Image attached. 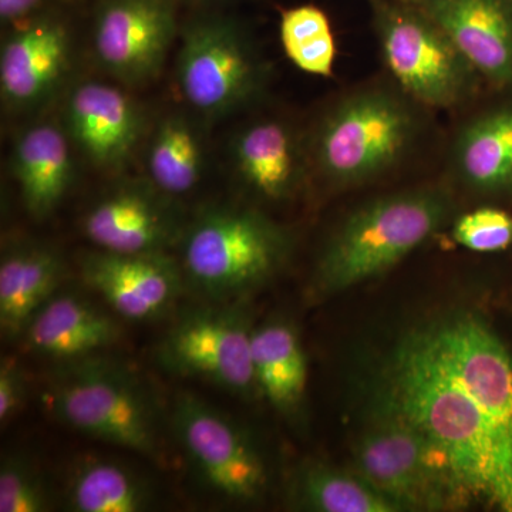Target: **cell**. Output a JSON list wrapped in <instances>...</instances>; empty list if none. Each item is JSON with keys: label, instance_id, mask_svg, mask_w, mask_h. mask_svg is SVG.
I'll return each instance as SVG.
<instances>
[{"label": "cell", "instance_id": "6da1fadb", "mask_svg": "<svg viewBox=\"0 0 512 512\" xmlns=\"http://www.w3.org/2000/svg\"><path fill=\"white\" fill-rule=\"evenodd\" d=\"M447 458L468 500L512 512V431L407 338L384 400Z\"/></svg>", "mask_w": 512, "mask_h": 512}, {"label": "cell", "instance_id": "7a4b0ae2", "mask_svg": "<svg viewBox=\"0 0 512 512\" xmlns=\"http://www.w3.org/2000/svg\"><path fill=\"white\" fill-rule=\"evenodd\" d=\"M46 409L77 433L160 458L163 409L150 384L133 367L100 355L59 363L47 383Z\"/></svg>", "mask_w": 512, "mask_h": 512}, {"label": "cell", "instance_id": "3957f363", "mask_svg": "<svg viewBox=\"0 0 512 512\" xmlns=\"http://www.w3.org/2000/svg\"><path fill=\"white\" fill-rule=\"evenodd\" d=\"M447 198L419 190L367 202L343 222L320 255L315 291L332 295L382 275L446 220Z\"/></svg>", "mask_w": 512, "mask_h": 512}, {"label": "cell", "instance_id": "277c9868", "mask_svg": "<svg viewBox=\"0 0 512 512\" xmlns=\"http://www.w3.org/2000/svg\"><path fill=\"white\" fill-rule=\"evenodd\" d=\"M286 232L251 210L210 207L181 239L185 282L210 302H241L265 284L289 252Z\"/></svg>", "mask_w": 512, "mask_h": 512}, {"label": "cell", "instance_id": "5b68a950", "mask_svg": "<svg viewBox=\"0 0 512 512\" xmlns=\"http://www.w3.org/2000/svg\"><path fill=\"white\" fill-rule=\"evenodd\" d=\"M355 466L403 511L443 510L470 501L439 448L389 406L360 437Z\"/></svg>", "mask_w": 512, "mask_h": 512}, {"label": "cell", "instance_id": "8992f818", "mask_svg": "<svg viewBox=\"0 0 512 512\" xmlns=\"http://www.w3.org/2000/svg\"><path fill=\"white\" fill-rule=\"evenodd\" d=\"M251 320L244 301L187 309L157 346V362L174 376L200 379L248 399L256 390Z\"/></svg>", "mask_w": 512, "mask_h": 512}, {"label": "cell", "instance_id": "52a82bcc", "mask_svg": "<svg viewBox=\"0 0 512 512\" xmlns=\"http://www.w3.org/2000/svg\"><path fill=\"white\" fill-rule=\"evenodd\" d=\"M168 426L207 490L232 503H255L269 483L268 467L241 424L191 393L171 406Z\"/></svg>", "mask_w": 512, "mask_h": 512}, {"label": "cell", "instance_id": "ba28073f", "mask_svg": "<svg viewBox=\"0 0 512 512\" xmlns=\"http://www.w3.org/2000/svg\"><path fill=\"white\" fill-rule=\"evenodd\" d=\"M376 29L384 60L407 93L437 107L463 99L476 69L417 3L377 0Z\"/></svg>", "mask_w": 512, "mask_h": 512}, {"label": "cell", "instance_id": "9c48e42d", "mask_svg": "<svg viewBox=\"0 0 512 512\" xmlns=\"http://www.w3.org/2000/svg\"><path fill=\"white\" fill-rule=\"evenodd\" d=\"M413 116L389 93L350 97L320 124L315 161L336 183L367 180L389 168L412 138Z\"/></svg>", "mask_w": 512, "mask_h": 512}, {"label": "cell", "instance_id": "30bf717a", "mask_svg": "<svg viewBox=\"0 0 512 512\" xmlns=\"http://www.w3.org/2000/svg\"><path fill=\"white\" fill-rule=\"evenodd\" d=\"M261 80V63L234 20L204 16L185 25L177 82L198 114L207 119L227 116L258 92Z\"/></svg>", "mask_w": 512, "mask_h": 512}, {"label": "cell", "instance_id": "8fae6325", "mask_svg": "<svg viewBox=\"0 0 512 512\" xmlns=\"http://www.w3.org/2000/svg\"><path fill=\"white\" fill-rule=\"evenodd\" d=\"M409 338L512 431V355L481 320L453 316Z\"/></svg>", "mask_w": 512, "mask_h": 512}, {"label": "cell", "instance_id": "7c38bea8", "mask_svg": "<svg viewBox=\"0 0 512 512\" xmlns=\"http://www.w3.org/2000/svg\"><path fill=\"white\" fill-rule=\"evenodd\" d=\"M177 32L174 0H100L94 55L114 79L144 86L160 76Z\"/></svg>", "mask_w": 512, "mask_h": 512}, {"label": "cell", "instance_id": "4fadbf2b", "mask_svg": "<svg viewBox=\"0 0 512 512\" xmlns=\"http://www.w3.org/2000/svg\"><path fill=\"white\" fill-rule=\"evenodd\" d=\"M187 224L173 197L151 181H127L101 195L83 218L86 237L103 251L156 254L180 245Z\"/></svg>", "mask_w": 512, "mask_h": 512}, {"label": "cell", "instance_id": "5bb4252c", "mask_svg": "<svg viewBox=\"0 0 512 512\" xmlns=\"http://www.w3.org/2000/svg\"><path fill=\"white\" fill-rule=\"evenodd\" d=\"M72 35L59 13L37 12L13 25L0 50V93L8 109L30 111L52 100L70 70Z\"/></svg>", "mask_w": 512, "mask_h": 512}, {"label": "cell", "instance_id": "9a60e30c", "mask_svg": "<svg viewBox=\"0 0 512 512\" xmlns=\"http://www.w3.org/2000/svg\"><path fill=\"white\" fill-rule=\"evenodd\" d=\"M80 275L117 316L137 322L163 318L187 286L180 262L167 252L117 254L97 249L80 259Z\"/></svg>", "mask_w": 512, "mask_h": 512}, {"label": "cell", "instance_id": "2e32d148", "mask_svg": "<svg viewBox=\"0 0 512 512\" xmlns=\"http://www.w3.org/2000/svg\"><path fill=\"white\" fill-rule=\"evenodd\" d=\"M66 133L94 167L121 170L146 128L140 104L119 87L83 82L70 92L64 109Z\"/></svg>", "mask_w": 512, "mask_h": 512}, {"label": "cell", "instance_id": "e0dca14e", "mask_svg": "<svg viewBox=\"0 0 512 512\" xmlns=\"http://www.w3.org/2000/svg\"><path fill=\"white\" fill-rule=\"evenodd\" d=\"M420 6L494 82L512 79V0H420Z\"/></svg>", "mask_w": 512, "mask_h": 512}, {"label": "cell", "instance_id": "ac0fdd59", "mask_svg": "<svg viewBox=\"0 0 512 512\" xmlns=\"http://www.w3.org/2000/svg\"><path fill=\"white\" fill-rule=\"evenodd\" d=\"M26 348L56 362H72L116 345L119 323L76 293L59 291L30 319L22 335Z\"/></svg>", "mask_w": 512, "mask_h": 512}, {"label": "cell", "instance_id": "d6986e66", "mask_svg": "<svg viewBox=\"0 0 512 512\" xmlns=\"http://www.w3.org/2000/svg\"><path fill=\"white\" fill-rule=\"evenodd\" d=\"M62 255L42 242L16 241L0 259V329L3 338H22L30 319L62 288Z\"/></svg>", "mask_w": 512, "mask_h": 512}, {"label": "cell", "instance_id": "ffe728a7", "mask_svg": "<svg viewBox=\"0 0 512 512\" xmlns=\"http://www.w3.org/2000/svg\"><path fill=\"white\" fill-rule=\"evenodd\" d=\"M231 157L239 181L266 200H285L302 183L301 144L284 121H255L242 128L232 140Z\"/></svg>", "mask_w": 512, "mask_h": 512}, {"label": "cell", "instance_id": "44dd1931", "mask_svg": "<svg viewBox=\"0 0 512 512\" xmlns=\"http://www.w3.org/2000/svg\"><path fill=\"white\" fill-rule=\"evenodd\" d=\"M12 170L26 211L37 220L49 217L72 187L69 134L50 121L26 128L13 148Z\"/></svg>", "mask_w": 512, "mask_h": 512}, {"label": "cell", "instance_id": "7402d4cb", "mask_svg": "<svg viewBox=\"0 0 512 512\" xmlns=\"http://www.w3.org/2000/svg\"><path fill=\"white\" fill-rule=\"evenodd\" d=\"M256 390L279 412L293 413L302 404L308 360L298 333L284 322L266 323L252 332Z\"/></svg>", "mask_w": 512, "mask_h": 512}, {"label": "cell", "instance_id": "603a6c76", "mask_svg": "<svg viewBox=\"0 0 512 512\" xmlns=\"http://www.w3.org/2000/svg\"><path fill=\"white\" fill-rule=\"evenodd\" d=\"M64 494L67 507L76 512H143L153 508L157 497L147 478L103 457L80 460Z\"/></svg>", "mask_w": 512, "mask_h": 512}, {"label": "cell", "instance_id": "cb8c5ba5", "mask_svg": "<svg viewBox=\"0 0 512 512\" xmlns=\"http://www.w3.org/2000/svg\"><path fill=\"white\" fill-rule=\"evenodd\" d=\"M204 168L205 140L200 124L181 111L158 121L147 147L151 183L175 198L197 187Z\"/></svg>", "mask_w": 512, "mask_h": 512}, {"label": "cell", "instance_id": "d4e9b609", "mask_svg": "<svg viewBox=\"0 0 512 512\" xmlns=\"http://www.w3.org/2000/svg\"><path fill=\"white\" fill-rule=\"evenodd\" d=\"M464 180L480 190L512 184V109L494 111L468 124L457 143Z\"/></svg>", "mask_w": 512, "mask_h": 512}, {"label": "cell", "instance_id": "484cf974", "mask_svg": "<svg viewBox=\"0 0 512 512\" xmlns=\"http://www.w3.org/2000/svg\"><path fill=\"white\" fill-rule=\"evenodd\" d=\"M296 503L318 512H397L399 504L380 493L365 478L350 476L323 464L303 468L295 481Z\"/></svg>", "mask_w": 512, "mask_h": 512}, {"label": "cell", "instance_id": "4316f807", "mask_svg": "<svg viewBox=\"0 0 512 512\" xmlns=\"http://www.w3.org/2000/svg\"><path fill=\"white\" fill-rule=\"evenodd\" d=\"M52 493L36 464L23 454H8L0 464V512H45Z\"/></svg>", "mask_w": 512, "mask_h": 512}, {"label": "cell", "instance_id": "83f0119b", "mask_svg": "<svg viewBox=\"0 0 512 512\" xmlns=\"http://www.w3.org/2000/svg\"><path fill=\"white\" fill-rule=\"evenodd\" d=\"M453 237L471 251H503L512 245V217L497 208H480L456 222Z\"/></svg>", "mask_w": 512, "mask_h": 512}, {"label": "cell", "instance_id": "f1b7e54d", "mask_svg": "<svg viewBox=\"0 0 512 512\" xmlns=\"http://www.w3.org/2000/svg\"><path fill=\"white\" fill-rule=\"evenodd\" d=\"M332 33L328 16L316 6L285 10L281 16V42L285 52Z\"/></svg>", "mask_w": 512, "mask_h": 512}, {"label": "cell", "instance_id": "f546056e", "mask_svg": "<svg viewBox=\"0 0 512 512\" xmlns=\"http://www.w3.org/2000/svg\"><path fill=\"white\" fill-rule=\"evenodd\" d=\"M28 376L16 357H3L0 363V423L5 426L25 406Z\"/></svg>", "mask_w": 512, "mask_h": 512}, {"label": "cell", "instance_id": "4dcf8cb0", "mask_svg": "<svg viewBox=\"0 0 512 512\" xmlns=\"http://www.w3.org/2000/svg\"><path fill=\"white\" fill-rule=\"evenodd\" d=\"M286 55L302 72L316 74V76H330L336 57L335 37L333 33H328L298 49L291 50Z\"/></svg>", "mask_w": 512, "mask_h": 512}, {"label": "cell", "instance_id": "1f68e13d", "mask_svg": "<svg viewBox=\"0 0 512 512\" xmlns=\"http://www.w3.org/2000/svg\"><path fill=\"white\" fill-rule=\"evenodd\" d=\"M45 0H0V20L3 25H16L42 10Z\"/></svg>", "mask_w": 512, "mask_h": 512}, {"label": "cell", "instance_id": "d6a6232c", "mask_svg": "<svg viewBox=\"0 0 512 512\" xmlns=\"http://www.w3.org/2000/svg\"><path fill=\"white\" fill-rule=\"evenodd\" d=\"M403 2L419 3L420 0H403Z\"/></svg>", "mask_w": 512, "mask_h": 512}, {"label": "cell", "instance_id": "836d02e7", "mask_svg": "<svg viewBox=\"0 0 512 512\" xmlns=\"http://www.w3.org/2000/svg\"><path fill=\"white\" fill-rule=\"evenodd\" d=\"M204 2H212V0H204Z\"/></svg>", "mask_w": 512, "mask_h": 512}]
</instances>
